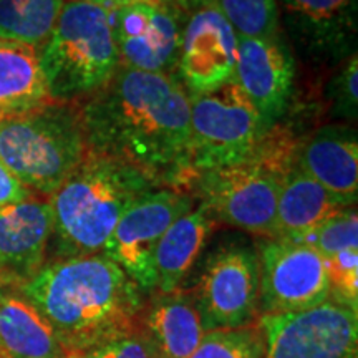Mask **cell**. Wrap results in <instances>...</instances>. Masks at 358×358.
Instances as JSON below:
<instances>
[{
	"mask_svg": "<svg viewBox=\"0 0 358 358\" xmlns=\"http://www.w3.org/2000/svg\"><path fill=\"white\" fill-rule=\"evenodd\" d=\"M327 100L330 101V118L338 123L352 124L358 118V57L350 58L337 66V71L327 83Z\"/></svg>",
	"mask_w": 358,
	"mask_h": 358,
	"instance_id": "cell-27",
	"label": "cell"
},
{
	"mask_svg": "<svg viewBox=\"0 0 358 358\" xmlns=\"http://www.w3.org/2000/svg\"><path fill=\"white\" fill-rule=\"evenodd\" d=\"M2 113H3V111H2V110H0V115H2Z\"/></svg>",
	"mask_w": 358,
	"mask_h": 358,
	"instance_id": "cell-33",
	"label": "cell"
},
{
	"mask_svg": "<svg viewBox=\"0 0 358 358\" xmlns=\"http://www.w3.org/2000/svg\"><path fill=\"white\" fill-rule=\"evenodd\" d=\"M189 294L206 332L252 325L261 315V271L256 245L229 243L214 249L206 257Z\"/></svg>",
	"mask_w": 358,
	"mask_h": 358,
	"instance_id": "cell-8",
	"label": "cell"
},
{
	"mask_svg": "<svg viewBox=\"0 0 358 358\" xmlns=\"http://www.w3.org/2000/svg\"><path fill=\"white\" fill-rule=\"evenodd\" d=\"M261 315L306 310L330 299L325 259L289 239L259 241Z\"/></svg>",
	"mask_w": 358,
	"mask_h": 358,
	"instance_id": "cell-13",
	"label": "cell"
},
{
	"mask_svg": "<svg viewBox=\"0 0 358 358\" xmlns=\"http://www.w3.org/2000/svg\"><path fill=\"white\" fill-rule=\"evenodd\" d=\"M294 243L306 244L329 259L348 249H358V216L355 206L342 208Z\"/></svg>",
	"mask_w": 358,
	"mask_h": 358,
	"instance_id": "cell-25",
	"label": "cell"
},
{
	"mask_svg": "<svg viewBox=\"0 0 358 358\" xmlns=\"http://www.w3.org/2000/svg\"><path fill=\"white\" fill-rule=\"evenodd\" d=\"M290 166L268 155L264 143L252 158L231 166L194 174L198 194L214 221L266 239L277 237V199L280 181Z\"/></svg>",
	"mask_w": 358,
	"mask_h": 358,
	"instance_id": "cell-6",
	"label": "cell"
},
{
	"mask_svg": "<svg viewBox=\"0 0 358 358\" xmlns=\"http://www.w3.org/2000/svg\"><path fill=\"white\" fill-rule=\"evenodd\" d=\"M69 358H156L153 348L140 330V325L128 332L103 340L87 350L71 353Z\"/></svg>",
	"mask_w": 358,
	"mask_h": 358,
	"instance_id": "cell-29",
	"label": "cell"
},
{
	"mask_svg": "<svg viewBox=\"0 0 358 358\" xmlns=\"http://www.w3.org/2000/svg\"><path fill=\"white\" fill-rule=\"evenodd\" d=\"M80 105L88 151L136 168L159 187L181 189L191 168V103L176 77L118 66Z\"/></svg>",
	"mask_w": 358,
	"mask_h": 358,
	"instance_id": "cell-1",
	"label": "cell"
},
{
	"mask_svg": "<svg viewBox=\"0 0 358 358\" xmlns=\"http://www.w3.org/2000/svg\"><path fill=\"white\" fill-rule=\"evenodd\" d=\"M237 40L239 35L214 3L187 15L176 69L187 95L214 92L234 78Z\"/></svg>",
	"mask_w": 358,
	"mask_h": 358,
	"instance_id": "cell-14",
	"label": "cell"
},
{
	"mask_svg": "<svg viewBox=\"0 0 358 358\" xmlns=\"http://www.w3.org/2000/svg\"><path fill=\"white\" fill-rule=\"evenodd\" d=\"M164 2L173 6L174 8H178V10H181L182 13H186V15H189L194 10H199V8L206 6H211V3H214V0H164Z\"/></svg>",
	"mask_w": 358,
	"mask_h": 358,
	"instance_id": "cell-31",
	"label": "cell"
},
{
	"mask_svg": "<svg viewBox=\"0 0 358 358\" xmlns=\"http://www.w3.org/2000/svg\"><path fill=\"white\" fill-rule=\"evenodd\" d=\"M338 209L330 192L294 163L280 181L275 239H301Z\"/></svg>",
	"mask_w": 358,
	"mask_h": 358,
	"instance_id": "cell-21",
	"label": "cell"
},
{
	"mask_svg": "<svg viewBox=\"0 0 358 358\" xmlns=\"http://www.w3.org/2000/svg\"><path fill=\"white\" fill-rule=\"evenodd\" d=\"M87 155L78 103L50 100L0 115V163L30 192L53 194Z\"/></svg>",
	"mask_w": 358,
	"mask_h": 358,
	"instance_id": "cell-4",
	"label": "cell"
},
{
	"mask_svg": "<svg viewBox=\"0 0 358 358\" xmlns=\"http://www.w3.org/2000/svg\"><path fill=\"white\" fill-rule=\"evenodd\" d=\"M38 57L50 100L78 103L95 95L120 66L108 8L64 0Z\"/></svg>",
	"mask_w": 358,
	"mask_h": 358,
	"instance_id": "cell-5",
	"label": "cell"
},
{
	"mask_svg": "<svg viewBox=\"0 0 358 358\" xmlns=\"http://www.w3.org/2000/svg\"><path fill=\"white\" fill-rule=\"evenodd\" d=\"M52 325L20 289L0 287V358H64Z\"/></svg>",
	"mask_w": 358,
	"mask_h": 358,
	"instance_id": "cell-19",
	"label": "cell"
},
{
	"mask_svg": "<svg viewBox=\"0 0 358 358\" xmlns=\"http://www.w3.org/2000/svg\"><path fill=\"white\" fill-rule=\"evenodd\" d=\"M64 0H0V40L40 48L50 35Z\"/></svg>",
	"mask_w": 358,
	"mask_h": 358,
	"instance_id": "cell-23",
	"label": "cell"
},
{
	"mask_svg": "<svg viewBox=\"0 0 358 358\" xmlns=\"http://www.w3.org/2000/svg\"><path fill=\"white\" fill-rule=\"evenodd\" d=\"M279 27L295 55L317 66H338L358 43V0H275Z\"/></svg>",
	"mask_w": 358,
	"mask_h": 358,
	"instance_id": "cell-12",
	"label": "cell"
},
{
	"mask_svg": "<svg viewBox=\"0 0 358 358\" xmlns=\"http://www.w3.org/2000/svg\"><path fill=\"white\" fill-rule=\"evenodd\" d=\"M239 37L271 38L280 35L275 0H214Z\"/></svg>",
	"mask_w": 358,
	"mask_h": 358,
	"instance_id": "cell-24",
	"label": "cell"
},
{
	"mask_svg": "<svg viewBox=\"0 0 358 358\" xmlns=\"http://www.w3.org/2000/svg\"><path fill=\"white\" fill-rule=\"evenodd\" d=\"M261 358H358V310L334 299L285 313H262Z\"/></svg>",
	"mask_w": 358,
	"mask_h": 358,
	"instance_id": "cell-9",
	"label": "cell"
},
{
	"mask_svg": "<svg viewBox=\"0 0 358 358\" xmlns=\"http://www.w3.org/2000/svg\"><path fill=\"white\" fill-rule=\"evenodd\" d=\"M32 192L0 163V209L30 198Z\"/></svg>",
	"mask_w": 358,
	"mask_h": 358,
	"instance_id": "cell-30",
	"label": "cell"
},
{
	"mask_svg": "<svg viewBox=\"0 0 358 358\" xmlns=\"http://www.w3.org/2000/svg\"><path fill=\"white\" fill-rule=\"evenodd\" d=\"M155 187L159 186L136 168L88 151L82 164L48 196L53 261L101 254L128 206Z\"/></svg>",
	"mask_w": 358,
	"mask_h": 358,
	"instance_id": "cell-3",
	"label": "cell"
},
{
	"mask_svg": "<svg viewBox=\"0 0 358 358\" xmlns=\"http://www.w3.org/2000/svg\"><path fill=\"white\" fill-rule=\"evenodd\" d=\"M108 15L120 66L176 77L186 13L164 0H128Z\"/></svg>",
	"mask_w": 358,
	"mask_h": 358,
	"instance_id": "cell-11",
	"label": "cell"
},
{
	"mask_svg": "<svg viewBox=\"0 0 358 358\" xmlns=\"http://www.w3.org/2000/svg\"><path fill=\"white\" fill-rule=\"evenodd\" d=\"M262 340L257 322L241 329L206 332L189 358H261Z\"/></svg>",
	"mask_w": 358,
	"mask_h": 358,
	"instance_id": "cell-26",
	"label": "cell"
},
{
	"mask_svg": "<svg viewBox=\"0 0 358 358\" xmlns=\"http://www.w3.org/2000/svg\"><path fill=\"white\" fill-rule=\"evenodd\" d=\"M75 2H87V3H93V6H100V7H105V8H113L116 6H120V3H124L128 2V0H75Z\"/></svg>",
	"mask_w": 358,
	"mask_h": 358,
	"instance_id": "cell-32",
	"label": "cell"
},
{
	"mask_svg": "<svg viewBox=\"0 0 358 358\" xmlns=\"http://www.w3.org/2000/svg\"><path fill=\"white\" fill-rule=\"evenodd\" d=\"M232 80L254 106L264 131H272L289 108L295 85V55L284 35L239 37Z\"/></svg>",
	"mask_w": 358,
	"mask_h": 358,
	"instance_id": "cell-15",
	"label": "cell"
},
{
	"mask_svg": "<svg viewBox=\"0 0 358 358\" xmlns=\"http://www.w3.org/2000/svg\"><path fill=\"white\" fill-rule=\"evenodd\" d=\"M64 358H69V357H64Z\"/></svg>",
	"mask_w": 358,
	"mask_h": 358,
	"instance_id": "cell-34",
	"label": "cell"
},
{
	"mask_svg": "<svg viewBox=\"0 0 358 358\" xmlns=\"http://www.w3.org/2000/svg\"><path fill=\"white\" fill-rule=\"evenodd\" d=\"M194 198L181 189L155 187L134 199L106 241L105 254L143 294L156 289L155 256L168 227L191 211Z\"/></svg>",
	"mask_w": 358,
	"mask_h": 358,
	"instance_id": "cell-10",
	"label": "cell"
},
{
	"mask_svg": "<svg viewBox=\"0 0 358 358\" xmlns=\"http://www.w3.org/2000/svg\"><path fill=\"white\" fill-rule=\"evenodd\" d=\"M52 227L50 203L40 196L0 209V287L20 289L45 266Z\"/></svg>",
	"mask_w": 358,
	"mask_h": 358,
	"instance_id": "cell-16",
	"label": "cell"
},
{
	"mask_svg": "<svg viewBox=\"0 0 358 358\" xmlns=\"http://www.w3.org/2000/svg\"><path fill=\"white\" fill-rule=\"evenodd\" d=\"M330 279V299L358 310V249H348L325 259Z\"/></svg>",
	"mask_w": 358,
	"mask_h": 358,
	"instance_id": "cell-28",
	"label": "cell"
},
{
	"mask_svg": "<svg viewBox=\"0 0 358 358\" xmlns=\"http://www.w3.org/2000/svg\"><path fill=\"white\" fill-rule=\"evenodd\" d=\"M294 163L342 206L358 198V134L352 124L322 127L297 150Z\"/></svg>",
	"mask_w": 358,
	"mask_h": 358,
	"instance_id": "cell-17",
	"label": "cell"
},
{
	"mask_svg": "<svg viewBox=\"0 0 358 358\" xmlns=\"http://www.w3.org/2000/svg\"><path fill=\"white\" fill-rule=\"evenodd\" d=\"M138 325L156 358H189L206 335L191 294L181 289L151 295L143 303Z\"/></svg>",
	"mask_w": 358,
	"mask_h": 358,
	"instance_id": "cell-18",
	"label": "cell"
},
{
	"mask_svg": "<svg viewBox=\"0 0 358 358\" xmlns=\"http://www.w3.org/2000/svg\"><path fill=\"white\" fill-rule=\"evenodd\" d=\"M189 103L194 174L250 159L267 136L256 110L234 80L214 92L189 96Z\"/></svg>",
	"mask_w": 358,
	"mask_h": 358,
	"instance_id": "cell-7",
	"label": "cell"
},
{
	"mask_svg": "<svg viewBox=\"0 0 358 358\" xmlns=\"http://www.w3.org/2000/svg\"><path fill=\"white\" fill-rule=\"evenodd\" d=\"M50 101L38 48L0 40V110L20 111Z\"/></svg>",
	"mask_w": 358,
	"mask_h": 358,
	"instance_id": "cell-22",
	"label": "cell"
},
{
	"mask_svg": "<svg viewBox=\"0 0 358 358\" xmlns=\"http://www.w3.org/2000/svg\"><path fill=\"white\" fill-rule=\"evenodd\" d=\"M20 292L52 325L66 355L138 327L143 294L105 254L57 259Z\"/></svg>",
	"mask_w": 358,
	"mask_h": 358,
	"instance_id": "cell-2",
	"label": "cell"
},
{
	"mask_svg": "<svg viewBox=\"0 0 358 358\" xmlns=\"http://www.w3.org/2000/svg\"><path fill=\"white\" fill-rule=\"evenodd\" d=\"M214 217L203 203L176 219L156 248V292H173L181 287L182 280L203 252L206 241L214 231Z\"/></svg>",
	"mask_w": 358,
	"mask_h": 358,
	"instance_id": "cell-20",
	"label": "cell"
}]
</instances>
